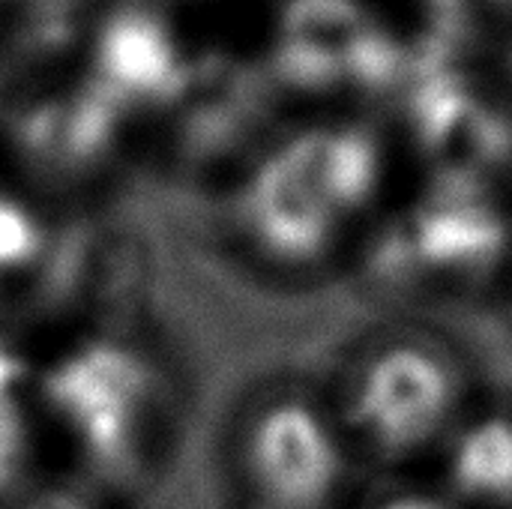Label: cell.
Masks as SVG:
<instances>
[{"label": "cell", "mask_w": 512, "mask_h": 509, "mask_svg": "<svg viewBox=\"0 0 512 509\" xmlns=\"http://www.w3.org/2000/svg\"><path fill=\"white\" fill-rule=\"evenodd\" d=\"M378 174L375 150L354 132L312 135L267 162L252 180L243 219L261 252L303 264L330 249Z\"/></svg>", "instance_id": "obj_1"}, {"label": "cell", "mask_w": 512, "mask_h": 509, "mask_svg": "<svg viewBox=\"0 0 512 509\" xmlns=\"http://www.w3.org/2000/svg\"><path fill=\"white\" fill-rule=\"evenodd\" d=\"M450 492L477 509H512V420L486 417L462 429L447 456Z\"/></svg>", "instance_id": "obj_4"}, {"label": "cell", "mask_w": 512, "mask_h": 509, "mask_svg": "<svg viewBox=\"0 0 512 509\" xmlns=\"http://www.w3.org/2000/svg\"><path fill=\"white\" fill-rule=\"evenodd\" d=\"M378 509H447L441 501H432L426 495H399V498H390L384 501Z\"/></svg>", "instance_id": "obj_6"}, {"label": "cell", "mask_w": 512, "mask_h": 509, "mask_svg": "<svg viewBox=\"0 0 512 509\" xmlns=\"http://www.w3.org/2000/svg\"><path fill=\"white\" fill-rule=\"evenodd\" d=\"M99 60L114 87L123 90L156 93L177 72L174 42L165 36L162 24L144 15H126L120 21H111L102 36Z\"/></svg>", "instance_id": "obj_5"}, {"label": "cell", "mask_w": 512, "mask_h": 509, "mask_svg": "<svg viewBox=\"0 0 512 509\" xmlns=\"http://www.w3.org/2000/svg\"><path fill=\"white\" fill-rule=\"evenodd\" d=\"M342 432L306 399H273L243 432V474L264 509H327L345 477Z\"/></svg>", "instance_id": "obj_3"}, {"label": "cell", "mask_w": 512, "mask_h": 509, "mask_svg": "<svg viewBox=\"0 0 512 509\" xmlns=\"http://www.w3.org/2000/svg\"><path fill=\"white\" fill-rule=\"evenodd\" d=\"M459 396V372L444 351L393 342L351 375L342 420L372 459L408 462L450 432Z\"/></svg>", "instance_id": "obj_2"}]
</instances>
